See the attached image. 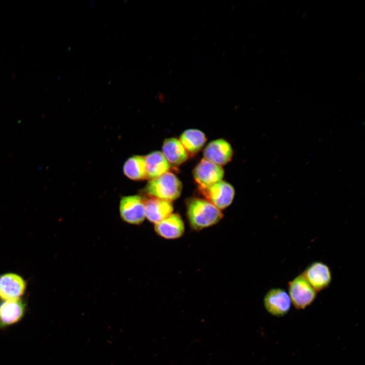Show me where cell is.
I'll return each instance as SVG.
<instances>
[{"label": "cell", "mask_w": 365, "mask_h": 365, "mask_svg": "<svg viewBox=\"0 0 365 365\" xmlns=\"http://www.w3.org/2000/svg\"><path fill=\"white\" fill-rule=\"evenodd\" d=\"M186 207L189 224L195 231L215 225L223 217L221 210L204 199L189 198L187 200Z\"/></svg>", "instance_id": "cell-1"}, {"label": "cell", "mask_w": 365, "mask_h": 365, "mask_svg": "<svg viewBox=\"0 0 365 365\" xmlns=\"http://www.w3.org/2000/svg\"><path fill=\"white\" fill-rule=\"evenodd\" d=\"M182 191V184L173 173L167 172L150 179L144 191L151 197L170 201L177 199Z\"/></svg>", "instance_id": "cell-2"}, {"label": "cell", "mask_w": 365, "mask_h": 365, "mask_svg": "<svg viewBox=\"0 0 365 365\" xmlns=\"http://www.w3.org/2000/svg\"><path fill=\"white\" fill-rule=\"evenodd\" d=\"M288 295L294 306L303 310L315 300L317 292L302 274L295 277L288 283Z\"/></svg>", "instance_id": "cell-3"}, {"label": "cell", "mask_w": 365, "mask_h": 365, "mask_svg": "<svg viewBox=\"0 0 365 365\" xmlns=\"http://www.w3.org/2000/svg\"><path fill=\"white\" fill-rule=\"evenodd\" d=\"M205 199L219 209H224L232 202L235 190L229 183L221 180L208 187L199 189Z\"/></svg>", "instance_id": "cell-4"}, {"label": "cell", "mask_w": 365, "mask_h": 365, "mask_svg": "<svg viewBox=\"0 0 365 365\" xmlns=\"http://www.w3.org/2000/svg\"><path fill=\"white\" fill-rule=\"evenodd\" d=\"M120 216L125 222L139 225L145 218L144 200L138 195L123 197L119 206Z\"/></svg>", "instance_id": "cell-5"}, {"label": "cell", "mask_w": 365, "mask_h": 365, "mask_svg": "<svg viewBox=\"0 0 365 365\" xmlns=\"http://www.w3.org/2000/svg\"><path fill=\"white\" fill-rule=\"evenodd\" d=\"M224 174L222 167L205 159L196 166L193 175L199 189H203L222 180Z\"/></svg>", "instance_id": "cell-6"}, {"label": "cell", "mask_w": 365, "mask_h": 365, "mask_svg": "<svg viewBox=\"0 0 365 365\" xmlns=\"http://www.w3.org/2000/svg\"><path fill=\"white\" fill-rule=\"evenodd\" d=\"M302 274L316 292L328 288L332 280L330 267L321 261L311 263Z\"/></svg>", "instance_id": "cell-7"}, {"label": "cell", "mask_w": 365, "mask_h": 365, "mask_svg": "<svg viewBox=\"0 0 365 365\" xmlns=\"http://www.w3.org/2000/svg\"><path fill=\"white\" fill-rule=\"evenodd\" d=\"M264 305L271 315L282 317L290 309L291 301L287 292L281 288H272L265 294Z\"/></svg>", "instance_id": "cell-8"}, {"label": "cell", "mask_w": 365, "mask_h": 365, "mask_svg": "<svg viewBox=\"0 0 365 365\" xmlns=\"http://www.w3.org/2000/svg\"><path fill=\"white\" fill-rule=\"evenodd\" d=\"M26 282L20 275L14 273L0 275V300L20 299L26 288Z\"/></svg>", "instance_id": "cell-9"}, {"label": "cell", "mask_w": 365, "mask_h": 365, "mask_svg": "<svg viewBox=\"0 0 365 365\" xmlns=\"http://www.w3.org/2000/svg\"><path fill=\"white\" fill-rule=\"evenodd\" d=\"M26 304L19 299L0 301V328L8 327L19 321L24 316Z\"/></svg>", "instance_id": "cell-10"}, {"label": "cell", "mask_w": 365, "mask_h": 365, "mask_svg": "<svg viewBox=\"0 0 365 365\" xmlns=\"http://www.w3.org/2000/svg\"><path fill=\"white\" fill-rule=\"evenodd\" d=\"M205 159L220 166L231 161L233 150L230 144L223 139L210 142L203 151Z\"/></svg>", "instance_id": "cell-11"}, {"label": "cell", "mask_w": 365, "mask_h": 365, "mask_svg": "<svg viewBox=\"0 0 365 365\" xmlns=\"http://www.w3.org/2000/svg\"><path fill=\"white\" fill-rule=\"evenodd\" d=\"M185 224L178 213H171L155 225V231L160 237L166 239H176L185 233Z\"/></svg>", "instance_id": "cell-12"}, {"label": "cell", "mask_w": 365, "mask_h": 365, "mask_svg": "<svg viewBox=\"0 0 365 365\" xmlns=\"http://www.w3.org/2000/svg\"><path fill=\"white\" fill-rule=\"evenodd\" d=\"M145 216L148 220L155 224L172 213L173 207L171 201L156 198L145 200Z\"/></svg>", "instance_id": "cell-13"}, {"label": "cell", "mask_w": 365, "mask_h": 365, "mask_svg": "<svg viewBox=\"0 0 365 365\" xmlns=\"http://www.w3.org/2000/svg\"><path fill=\"white\" fill-rule=\"evenodd\" d=\"M163 154L170 164L179 165L185 162L189 154L179 140L175 138L166 139L162 145Z\"/></svg>", "instance_id": "cell-14"}, {"label": "cell", "mask_w": 365, "mask_h": 365, "mask_svg": "<svg viewBox=\"0 0 365 365\" xmlns=\"http://www.w3.org/2000/svg\"><path fill=\"white\" fill-rule=\"evenodd\" d=\"M148 178L153 179L166 172L171 167L163 153L154 151L144 156Z\"/></svg>", "instance_id": "cell-15"}, {"label": "cell", "mask_w": 365, "mask_h": 365, "mask_svg": "<svg viewBox=\"0 0 365 365\" xmlns=\"http://www.w3.org/2000/svg\"><path fill=\"white\" fill-rule=\"evenodd\" d=\"M179 141L188 154L193 155L202 149L206 141V137L200 130L190 129L182 132Z\"/></svg>", "instance_id": "cell-16"}, {"label": "cell", "mask_w": 365, "mask_h": 365, "mask_svg": "<svg viewBox=\"0 0 365 365\" xmlns=\"http://www.w3.org/2000/svg\"><path fill=\"white\" fill-rule=\"evenodd\" d=\"M123 172L133 180L148 178L144 156L134 155L128 159L123 165Z\"/></svg>", "instance_id": "cell-17"}]
</instances>
